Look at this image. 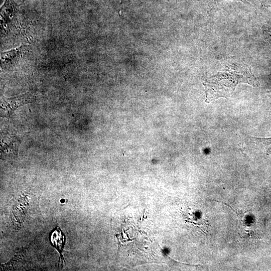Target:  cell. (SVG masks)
Returning a JSON list of instances; mask_svg holds the SVG:
<instances>
[{"instance_id":"1","label":"cell","mask_w":271,"mask_h":271,"mask_svg":"<svg viewBox=\"0 0 271 271\" xmlns=\"http://www.w3.org/2000/svg\"><path fill=\"white\" fill-rule=\"evenodd\" d=\"M241 83L253 86L259 84L248 67L234 64L227 66L225 71L219 72L203 82L205 102L209 103L220 97L228 98Z\"/></svg>"},{"instance_id":"2","label":"cell","mask_w":271,"mask_h":271,"mask_svg":"<svg viewBox=\"0 0 271 271\" xmlns=\"http://www.w3.org/2000/svg\"><path fill=\"white\" fill-rule=\"evenodd\" d=\"M27 50V46L23 45L17 48L2 52L1 55V66L7 68L18 63Z\"/></svg>"},{"instance_id":"3","label":"cell","mask_w":271,"mask_h":271,"mask_svg":"<svg viewBox=\"0 0 271 271\" xmlns=\"http://www.w3.org/2000/svg\"><path fill=\"white\" fill-rule=\"evenodd\" d=\"M192 213H189L184 215L185 220L188 222L192 224L193 227H195L200 232L204 234H208L209 232L208 229L210 226L208 221L204 215L200 212H192Z\"/></svg>"},{"instance_id":"4","label":"cell","mask_w":271,"mask_h":271,"mask_svg":"<svg viewBox=\"0 0 271 271\" xmlns=\"http://www.w3.org/2000/svg\"><path fill=\"white\" fill-rule=\"evenodd\" d=\"M49 238L52 245L53 246L59 253L60 258L59 259V261L60 259H61V264H63V262L65 263L63 253L64 252V247L66 243V237L58 225H56L55 228L51 232Z\"/></svg>"},{"instance_id":"5","label":"cell","mask_w":271,"mask_h":271,"mask_svg":"<svg viewBox=\"0 0 271 271\" xmlns=\"http://www.w3.org/2000/svg\"><path fill=\"white\" fill-rule=\"evenodd\" d=\"M16 12L14 0H5L1 9V25L3 28H6L13 19Z\"/></svg>"},{"instance_id":"6","label":"cell","mask_w":271,"mask_h":271,"mask_svg":"<svg viewBox=\"0 0 271 271\" xmlns=\"http://www.w3.org/2000/svg\"><path fill=\"white\" fill-rule=\"evenodd\" d=\"M251 139L257 144H261L262 145L265 146H268L271 144V138H258L251 137Z\"/></svg>"},{"instance_id":"7","label":"cell","mask_w":271,"mask_h":271,"mask_svg":"<svg viewBox=\"0 0 271 271\" xmlns=\"http://www.w3.org/2000/svg\"><path fill=\"white\" fill-rule=\"evenodd\" d=\"M267 155L271 158V148H268L266 150Z\"/></svg>"}]
</instances>
